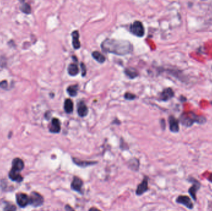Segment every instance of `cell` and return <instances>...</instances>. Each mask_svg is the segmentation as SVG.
<instances>
[{"label":"cell","mask_w":212,"mask_h":211,"mask_svg":"<svg viewBox=\"0 0 212 211\" xmlns=\"http://www.w3.org/2000/svg\"><path fill=\"white\" fill-rule=\"evenodd\" d=\"M174 95V92L171 88L165 89L160 94V99L163 101H167Z\"/></svg>","instance_id":"15"},{"label":"cell","mask_w":212,"mask_h":211,"mask_svg":"<svg viewBox=\"0 0 212 211\" xmlns=\"http://www.w3.org/2000/svg\"><path fill=\"white\" fill-rule=\"evenodd\" d=\"M124 98L128 100H132L136 98V95L130 92H126L124 95Z\"/></svg>","instance_id":"26"},{"label":"cell","mask_w":212,"mask_h":211,"mask_svg":"<svg viewBox=\"0 0 212 211\" xmlns=\"http://www.w3.org/2000/svg\"><path fill=\"white\" fill-rule=\"evenodd\" d=\"M169 124L170 131L172 133H176L179 131V125L178 120L173 116H171L169 118Z\"/></svg>","instance_id":"14"},{"label":"cell","mask_w":212,"mask_h":211,"mask_svg":"<svg viewBox=\"0 0 212 211\" xmlns=\"http://www.w3.org/2000/svg\"><path fill=\"white\" fill-rule=\"evenodd\" d=\"M103 51L117 55H125L133 51V45L129 41L106 39L101 45Z\"/></svg>","instance_id":"1"},{"label":"cell","mask_w":212,"mask_h":211,"mask_svg":"<svg viewBox=\"0 0 212 211\" xmlns=\"http://www.w3.org/2000/svg\"><path fill=\"white\" fill-rule=\"evenodd\" d=\"M209 180H210V182H212V173L210 174V177H209Z\"/></svg>","instance_id":"33"},{"label":"cell","mask_w":212,"mask_h":211,"mask_svg":"<svg viewBox=\"0 0 212 211\" xmlns=\"http://www.w3.org/2000/svg\"><path fill=\"white\" fill-rule=\"evenodd\" d=\"M7 65V59L5 56L2 55L0 57V67L1 68H4Z\"/></svg>","instance_id":"27"},{"label":"cell","mask_w":212,"mask_h":211,"mask_svg":"<svg viewBox=\"0 0 212 211\" xmlns=\"http://www.w3.org/2000/svg\"><path fill=\"white\" fill-rule=\"evenodd\" d=\"M127 165L129 168L134 172H138L140 168V161L135 157H133L130 159L128 161Z\"/></svg>","instance_id":"17"},{"label":"cell","mask_w":212,"mask_h":211,"mask_svg":"<svg viewBox=\"0 0 212 211\" xmlns=\"http://www.w3.org/2000/svg\"><path fill=\"white\" fill-rule=\"evenodd\" d=\"M7 85H8V83H7V81L6 80H3L0 82V88L3 89H7Z\"/></svg>","instance_id":"29"},{"label":"cell","mask_w":212,"mask_h":211,"mask_svg":"<svg viewBox=\"0 0 212 211\" xmlns=\"http://www.w3.org/2000/svg\"><path fill=\"white\" fill-rule=\"evenodd\" d=\"M205 120L204 118H199L198 117L195 115L194 113H184L182 115L181 117V123L187 126V127H190L195 122H197L199 123H203L204 121Z\"/></svg>","instance_id":"2"},{"label":"cell","mask_w":212,"mask_h":211,"mask_svg":"<svg viewBox=\"0 0 212 211\" xmlns=\"http://www.w3.org/2000/svg\"><path fill=\"white\" fill-rule=\"evenodd\" d=\"M73 107H74V105H73V101L71 100L70 99H67L65 100V103H64L65 112L68 114H70L73 111Z\"/></svg>","instance_id":"20"},{"label":"cell","mask_w":212,"mask_h":211,"mask_svg":"<svg viewBox=\"0 0 212 211\" xmlns=\"http://www.w3.org/2000/svg\"><path fill=\"white\" fill-rule=\"evenodd\" d=\"M130 31L132 34L139 37H143L145 34L144 26L139 21H136L130 25Z\"/></svg>","instance_id":"5"},{"label":"cell","mask_w":212,"mask_h":211,"mask_svg":"<svg viewBox=\"0 0 212 211\" xmlns=\"http://www.w3.org/2000/svg\"><path fill=\"white\" fill-rule=\"evenodd\" d=\"M89 110L84 101H80L77 105V112L80 117H85L88 113Z\"/></svg>","instance_id":"13"},{"label":"cell","mask_w":212,"mask_h":211,"mask_svg":"<svg viewBox=\"0 0 212 211\" xmlns=\"http://www.w3.org/2000/svg\"><path fill=\"white\" fill-rule=\"evenodd\" d=\"M92 56L93 58L99 63H104L106 62V57L97 51L93 52L92 53Z\"/></svg>","instance_id":"21"},{"label":"cell","mask_w":212,"mask_h":211,"mask_svg":"<svg viewBox=\"0 0 212 211\" xmlns=\"http://www.w3.org/2000/svg\"><path fill=\"white\" fill-rule=\"evenodd\" d=\"M72 37V45L75 50H78L81 48V43L79 40V34L78 30H74L71 33Z\"/></svg>","instance_id":"16"},{"label":"cell","mask_w":212,"mask_h":211,"mask_svg":"<svg viewBox=\"0 0 212 211\" xmlns=\"http://www.w3.org/2000/svg\"><path fill=\"white\" fill-rule=\"evenodd\" d=\"M20 9L21 11L26 14H29L31 13V6H30V4H29L28 3L24 2V1H21V4L20 6Z\"/></svg>","instance_id":"24"},{"label":"cell","mask_w":212,"mask_h":211,"mask_svg":"<svg viewBox=\"0 0 212 211\" xmlns=\"http://www.w3.org/2000/svg\"><path fill=\"white\" fill-rule=\"evenodd\" d=\"M4 208L3 209L4 211H16L17 210V208L16 206L12 204L10 202H4Z\"/></svg>","instance_id":"25"},{"label":"cell","mask_w":212,"mask_h":211,"mask_svg":"<svg viewBox=\"0 0 212 211\" xmlns=\"http://www.w3.org/2000/svg\"><path fill=\"white\" fill-rule=\"evenodd\" d=\"M67 71H68V73L69 74V75H70L71 76H75L78 74V73L79 72V68L77 66V65L74 64V63H71L68 67Z\"/></svg>","instance_id":"22"},{"label":"cell","mask_w":212,"mask_h":211,"mask_svg":"<svg viewBox=\"0 0 212 211\" xmlns=\"http://www.w3.org/2000/svg\"><path fill=\"white\" fill-rule=\"evenodd\" d=\"M79 90V86L78 84L70 85L67 89V91L68 94L71 97H75L78 94V92Z\"/></svg>","instance_id":"23"},{"label":"cell","mask_w":212,"mask_h":211,"mask_svg":"<svg viewBox=\"0 0 212 211\" xmlns=\"http://www.w3.org/2000/svg\"><path fill=\"white\" fill-rule=\"evenodd\" d=\"M65 211H74V209L72 207H71L69 204L65 205Z\"/></svg>","instance_id":"31"},{"label":"cell","mask_w":212,"mask_h":211,"mask_svg":"<svg viewBox=\"0 0 212 211\" xmlns=\"http://www.w3.org/2000/svg\"><path fill=\"white\" fill-rule=\"evenodd\" d=\"M72 160H73V162L75 165L82 168H85V167H87L89 166L94 165L98 163L97 161H95V160H80L78 158L73 157H72Z\"/></svg>","instance_id":"11"},{"label":"cell","mask_w":212,"mask_h":211,"mask_svg":"<svg viewBox=\"0 0 212 211\" xmlns=\"http://www.w3.org/2000/svg\"><path fill=\"white\" fill-rule=\"evenodd\" d=\"M80 67H81V74H82V76L84 77L86 75V72H87L86 67L85 65L83 63H81Z\"/></svg>","instance_id":"28"},{"label":"cell","mask_w":212,"mask_h":211,"mask_svg":"<svg viewBox=\"0 0 212 211\" xmlns=\"http://www.w3.org/2000/svg\"><path fill=\"white\" fill-rule=\"evenodd\" d=\"M124 72L125 74V75L130 79H135V77H137L139 73V71L137 70L136 69L134 68H126L125 71H124Z\"/></svg>","instance_id":"19"},{"label":"cell","mask_w":212,"mask_h":211,"mask_svg":"<svg viewBox=\"0 0 212 211\" xmlns=\"http://www.w3.org/2000/svg\"><path fill=\"white\" fill-rule=\"evenodd\" d=\"M176 202L179 204H182L186 207L187 209L192 210L194 209V204L192 202L191 198L187 195H180L179 196L176 200Z\"/></svg>","instance_id":"8"},{"label":"cell","mask_w":212,"mask_h":211,"mask_svg":"<svg viewBox=\"0 0 212 211\" xmlns=\"http://www.w3.org/2000/svg\"><path fill=\"white\" fill-rule=\"evenodd\" d=\"M83 185L84 182L81 178L78 176L73 177L70 185L71 189L73 191H76L79 194L82 195L84 194V191L82 190Z\"/></svg>","instance_id":"6"},{"label":"cell","mask_w":212,"mask_h":211,"mask_svg":"<svg viewBox=\"0 0 212 211\" xmlns=\"http://www.w3.org/2000/svg\"><path fill=\"white\" fill-rule=\"evenodd\" d=\"M8 177L10 180H11L12 181H15L17 183H21L23 181L24 178L22 177L20 173H17L15 172H13L10 170V171L8 173Z\"/></svg>","instance_id":"18"},{"label":"cell","mask_w":212,"mask_h":211,"mask_svg":"<svg viewBox=\"0 0 212 211\" xmlns=\"http://www.w3.org/2000/svg\"><path fill=\"white\" fill-rule=\"evenodd\" d=\"M61 131V122L59 118H54L49 126V131L54 134L59 133Z\"/></svg>","instance_id":"12"},{"label":"cell","mask_w":212,"mask_h":211,"mask_svg":"<svg viewBox=\"0 0 212 211\" xmlns=\"http://www.w3.org/2000/svg\"><path fill=\"white\" fill-rule=\"evenodd\" d=\"M125 145L126 146H129L127 145V143H125V142H124V141H120V147L122 150H128L129 149V147H125Z\"/></svg>","instance_id":"30"},{"label":"cell","mask_w":212,"mask_h":211,"mask_svg":"<svg viewBox=\"0 0 212 211\" xmlns=\"http://www.w3.org/2000/svg\"><path fill=\"white\" fill-rule=\"evenodd\" d=\"M101 211L99 209H97V208H95V207H92V208H91L89 209V211Z\"/></svg>","instance_id":"32"},{"label":"cell","mask_w":212,"mask_h":211,"mask_svg":"<svg viewBox=\"0 0 212 211\" xmlns=\"http://www.w3.org/2000/svg\"><path fill=\"white\" fill-rule=\"evenodd\" d=\"M16 199L17 205L21 208H24L27 206L29 205V196L26 193H17L16 195Z\"/></svg>","instance_id":"7"},{"label":"cell","mask_w":212,"mask_h":211,"mask_svg":"<svg viewBox=\"0 0 212 211\" xmlns=\"http://www.w3.org/2000/svg\"><path fill=\"white\" fill-rule=\"evenodd\" d=\"M24 168V162L21 158L19 157H16L12 160V168L11 170L17 172V173H20Z\"/></svg>","instance_id":"10"},{"label":"cell","mask_w":212,"mask_h":211,"mask_svg":"<svg viewBox=\"0 0 212 211\" xmlns=\"http://www.w3.org/2000/svg\"><path fill=\"white\" fill-rule=\"evenodd\" d=\"M44 203V197L37 191H32L29 196V205L38 208L42 206Z\"/></svg>","instance_id":"4"},{"label":"cell","mask_w":212,"mask_h":211,"mask_svg":"<svg viewBox=\"0 0 212 211\" xmlns=\"http://www.w3.org/2000/svg\"><path fill=\"white\" fill-rule=\"evenodd\" d=\"M188 181L189 183H192V186L189 188L188 190V192L189 195L191 196V198L194 200V201H197V192L200 190L201 187L200 182L196 179L194 177H190L188 178Z\"/></svg>","instance_id":"3"},{"label":"cell","mask_w":212,"mask_h":211,"mask_svg":"<svg viewBox=\"0 0 212 211\" xmlns=\"http://www.w3.org/2000/svg\"><path fill=\"white\" fill-rule=\"evenodd\" d=\"M148 180L149 178L147 176H144L142 181L137 186L135 193L137 196H140L148 191Z\"/></svg>","instance_id":"9"}]
</instances>
